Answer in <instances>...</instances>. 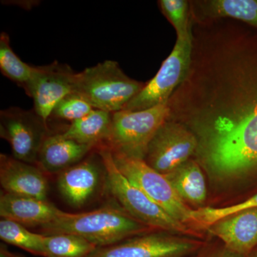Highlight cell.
Segmentation results:
<instances>
[{
  "label": "cell",
  "mask_w": 257,
  "mask_h": 257,
  "mask_svg": "<svg viewBox=\"0 0 257 257\" xmlns=\"http://www.w3.org/2000/svg\"><path fill=\"white\" fill-rule=\"evenodd\" d=\"M92 106L82 96L72 93L55 106L51 117L74 121L84 117L94 110Z\"/></svg>",
  "instance_id": "25"
},
{
  "label": "cell",
  "mask_w": 257,
  "mask_h": 257,
  "mask_svg": "<svg viewBox=\"0 0 257 257\" xmlns=\"http://www.w3.org/2000/svg\"><path fill=\"white\" fill-rule=\"evenodd\" d=\"M161 10L177 32V39L192 37L189 23V4L184 0H161Z\"/></svg>",
  "instance_id": "24"
},
{
  "label": "cell",
  "mask_w": 257,
  "mask_h": 257,
  "mask_svg": "<svg viewBox=\"0 0 257 257\" xmlns=\"http://www.w3.org/2000/svg\"><path fill=\"white\" fill-rule=\"evenodd\" d=\"M234 114L214 121L203 146L208 170L218 178L242 175L257 166V63L241 74Z\"/></svg>",
  "instance_id": "1"
},
{
  "label": "cell",
  "mask_w": 257,
  "mask_h": 257,
  "mask_svg": "<svg viewBox=\"0 0 257 257\" xmlns=\"http://www.w3.org/2000/svg\"><path fill=\"white\" fill-rule=\"evenodd\" d=\"M197 147L194 134L167 119L152 140L145 161L154 170L167 175L188 161Z\"/></svg>",
  "instance_id": "9"
},
{
  "label": "cell",
  "mask_w": 257,
  "mask_h": 257,
  "mask_svg": "<svg viewBox=\"0 0 257 257\" xmlns=\"http://www.w3.org/2000/svg\"><path fill=\"white\" fill-rule=\"evenodd\" d=\"M112 155L116 167L132 183L176 220L186 225L193 224L192 209L179 197L165 175L154 170L144 160Z\"/></svg>",
  "instance_id": "6"
},
{
  "label": "cell",
  "mask_w": 257,
  "mask_h": 257,
  "mask_svg": "<svg viewBox=\"0 0 257 257\" xmlns=\"http://www.w3.org/2000/svg\"><path fill=\"white\" fill-rule=\"evenodd\" d=\"M0 183L5 192L46 200L48 183L40 168L0 155Z\"/></svg>",
  "instance_id": "12"
},
{
  "label": "cell",
  "mask_w": 257,
  "mask_h": 257,
  "mask_svg": "<svg viewBox=\"0 0 257 257\" xmlns=\"http://www.w3.org/2000/svg\"><path fill=\"white\" fill-rule=\"evenodd\" d=\"M192 37L177 39L175 46L153 77L122 110L141 111L169 102L171 94L186 77L191 62Z\"/></svg>",
  "instance_id": "7"
},
{
  "label": "cell",
  "mask_w": 257,
  "mask_h": 257,
  "mask_svg": "<svg viewBox=\"0 0 257 257\" xmlns=\"http://www.w3.org/2000/svg\"><path fill=\"white\" fill-rule=\"evenodd\" d=\"M95 147L65 138L62 133L47 135L40 147L37 162L45 172H62L84 160Z\"/></svg>",
  "instance_id": "16"
},
{
  "label": "cell",
  "mask_w": 257,
  "mask_h": 257,
  "mask_svg": "<svg viewBox=\"0 0 257 257\" xmlns=\"http://www.w3.org/2000/svg\"><path fill=\"white\" fill-rule=\"evenodd\" d=\"M239 256L240 255L237 254V253L232 252V251L227 249L226 251H224V252L219 253V254L213 257H239Z\"/></svg>",
  "instance_id": "26"
},
{
  "label": "cell",
  "mask_w": 257,
  "mask_h": 257,
  "mask_svg": "<svg viewBox=\"0 0 257 257\" xmlns=\"http://www.w3.org/2000/svg\"><path fill=\"white\" fill-rule=\"evenodd\" d=\"M254 257H257V255H256V256H255Z\"/></svg>",
  "instance_id": "27"
},
{
  "label": "cell",
  "mask_w": 257,
  "mask_h": 257,
  "mask_svg": "<svg viewBox=\"0 0 257 257\" xmlns=\"http://www.w3.org/2000/svg\"><path fill=\"white\" fill-rule=\"evenodd\" d=\"M41 227L42 234H75L99 248L121 242L146 231L148 226L134 219L126 211L108 205L88 212H67Z\"/></svg>",
  "instance_id": "2"
},
{
  "label": "cell",
  "mask_w": 257,
  "mask_h": 257,
  "mask_svg": "<svg viewBox=\"0 0 257 257\" xmlns=\"http://www.w3.org/2000/svg\"><path fill=\"white\" fill-rule=\"evenodd\" d=\"M44 234H36L26 226L10 219L0 221V238L5 242L29 252L44 256Z\"/></svg>",
  "instance_id": "21"
},
{
  "label": "cell",
  "mask_w": 257,
  "mask_h": 257,
  "mask_svg": "<svg viewBox=\"0 0 257 257\" xmlns=\"http://www.w3.org/2000/svg\"><path fill=\"white\" fill-rule=\"evenodd\" d=\"M252 208H257V194L244 202L229 207H204L200 208L197 210H192L193 224L201 227L207 228L226 216Z\"/></svg>",
  "instance_id": "23"
},
{
  "label": "cell",
  "mask_w": 257,
  "mask_h": 257,
  "mask_svg": "<svg viewBox=\"0 0 257 257\" xmlns=\"http://www.w3.org/2000/svg\"><path fill=\"white\" fill-rule=\"evenodd\" d=\"M194 247L195 244L189 240L155 233L97 248L87 257H183Z\"/></svg>",
  "instance_id": "11"
},
{
  "label": "cell",
  "mask_w": 257,
  "mask_h": 257,
  "mask_svg": "<svg viewBox=\"0 0 257 257\" xmlns=\"http://www.w3.org/2000/svg\"><path fill=\"white\" fill-rule=\"evenodd\" d=\"M145 86L126 76L116 61L105 60L76 72L73 92L94 109L113 114L122 110Z\"/></svg>",
  "instance_id": "3"
},
{
  "label": "cell",
  "mask_w": 257,
  "mask_h": 257,
  "mask_svg": "<svg viewBox=\"0 0 257 257\" xmlns=\"http://www.w3.org/2000/svg\"><path fill=\"white\" fill-rule=\"evenodd\" d=\"M170 114L169 102L145 110L113 113L110 134L104 145L112 153L145 160L152 140Z\"/></svg>",
  "instance_id": "5"
},
{
  "label": "cell",
  "mask_w": 257,
  "mask_h": 257,
  "mask_svg": "<svg viewBox=\"0 0 257 257\" xmlns=\"http://www.w3.org/2000/svg\"><path fill=\"white\" fill-rule=\"evenodd\" d=\"M99 175L96 157L91 155L60 172L57 182L60 194L69 205L82 207L95 192Z\"/></svg>",
  "instance_id": "15"
},
{
  "label": "cell",
  "mask_w": 257,
  "mask_h": 257,
  "mask_svg": "<svg viewBox=\"0 0 257 257\" xmlns=\"http://www.w3.org/2000/svg\"><path fill=\"white\" fill-rule=\"evenodd\" d=\"M165 175L184 202L198 205L205 201V179L197 162L189 160Z\"/></svg>",
  "instance_id": "17"
},
{
  "label": "cell",
  "mask_w": 257,
  "mask_h": 257,
  "mask_svg": "<svg viewBox=\"0 0 257 257\" xmlns=\"http://www.w3.org/2000/svg\"><path fill=\"white\" fill-rule=\"evenodd\" d=\"M97 152L102 160L110 192L130 216L148 227L190 234L187 225L174 219L120 172L109 148L101 145Z\"/></svg>",
  "instance_id": "4"
},
{
  "label": "cell",
  "mask_w": 257,
  "mask_h": 257,
  "mask_svg": "<svg viewBox=\"0 0 257 257\" xmlns=\"http://www.w3.org/2000/svg\"><path fill=\"white\" fill-rule=\"evenodd\" d=\"M97 246L87 239L71 234L45 235V257H87Z\"/></svg>",
  "instance_id": "19"
},
{
  "label": "cell",
  "mask_w": 257,
  "mask_h": 257,
  "mask_svg": "<svg viewBox=\"0 0 257 257\" xmlns=\"http://www.w3.org/2000/svg\"><path fill=\"white\" fill-rule=\"evenodd\" d=\"M111 122V113L94 109L84 117L72 121L62 134L77 143L99 147L109 138Z\"/></svg>",
  "instance_id": "18"
},
{
  "label": "cell",
  "mask_w": 257,
  "mask_h": 257,
  "mask_svg": "<svg viewBox=\"0 0 257 257\" xmlns=\"http://www.w3.org/2000/svg\"><path fill=\"white\" fill-rule=\"evenodd\" d=\"M0 70L5 77L24 90L28 87L35 71V67L24 62L13 52L9 35L4 32L0 35Z\"/></svg>",
  "instance_id": "20"
},
{
  "label": "cell",
  "mask_w": 257,
  "mask_h": 257,
  "mask_svg": "<svg viewBox=\"0 0 257 257\" xmlns=\"http://www.w3.org/2000/svg\"><path fill=\"white\" fill-rule=\"evenodd\" d=\"M67 214L47 199L4 192L0 197V215L25 226H42Z\"/></svg>",
  "instance_id": "13"
},
{
  "label": "cell",
  "mask_w": 257,
  "mask_h": 257,
  "mask_svg": "<svg viewBox=\"0 0 257 257\" xmlns=\"http://www.w3.org/2000/svg\"><path fill=\"white\" fill-rule=\"evenodd\" d=\"M207 9L212 16L236 19L257 29V0H212Z\"/></svg>",
  "instance_id": "22"
},
{
  "label": "cell",
  "mask_w": 257,
  "mask_h": 257,
  "mask_svg": "<svg viewBox=\"0 0 257 257\" xmlns=\"http://www.w3.org/2000/svg\"><path fill=\"white\" fill-rule=\"evenodd\" d=\"M75 72L57 62L35 67V73L25 92L34 101V110L47 124L55 106L73 93Z\"/></svg>",
  "instance_id": "10"
},
{
  "label": "cell",
  "mask_w": 257,
  "mask_h": 257,
  "mask_svg": "<svg viewBox=\"0 0 257 257\" xmlns=\"http://www.w3.org/2000/svg\"><path fill=\"white\" fill-rule=\"evenodd\" d=\"M207 229L232 252L241 255L257 245V208L226 216Z\"/></svg>",
  "instance_id": "14"
},
{
  "label": "cell",
  "mask_w": 257,
  "mask_h": 257,
  "mask_svg": "<svg viewBox=\"0 0 257 257\" xmlns=\"http://www.w3.org/2000/svg\"><path fill=\"white\" fill-rule=\"evenodd\" d=\"M47 124L35 111L13 107L0 112V135L9 143L13 156L27 163H35L46 138Z\"/></svg>",
  "instance_id": "8"
}]
</instances>
